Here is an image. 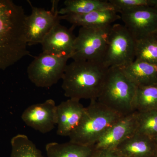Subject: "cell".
<instances>
[{
    "label": "cell",
    "instance_id": "13",
    "mask_svg": "<svg viewBox=\"0 0 157 157\" xmlns=\"http://www.w3.org/2000/svg\"><path fill=\"white\" fill-rule=\"evenodd\" d=\"M79 100L69 99L56 107L57 134L68 137L79 125L85 111Z\"/></svg>",
    "mask_w": 157,
    "mask_h": 157
},
{
    "label": "cell",
    "instance_id": "6",
    "mask_svg": "<svg viewBox=\"0 0 157 157\" xmlns=\"http://www.w3.org/2000/svg\"><path fill=\"white\" fill-rule=\"evenodd\" d=\"M135 40L124 25H112L103 64L107 68H121L135 60Z\"/></svg>",
    "mask_w": 157,
    "mask_h": 157
},
{
    "label": "cell",
    "instance_id": "20",
    "mask_svg": "<svg viewBox=\"0 0 157 157\" xmlns=\"http://www.w3.org/2000/svg\"><path fill=\"white\" fill-rule=\"evenodd\" d=\"M135 60L157 64V34L135 40Z\"/></svg>",
    "mask_w": 157,
    "mask_h": 157
},
{
    "label": "cell",
    "instance_id": "23",
    "mask_svg": "<svg viewBox=\"0 0 157 157\" xmlns=\"http://www.w3.org/2000/svg\"><path fill=\"white\" fill-rule=\"evenodd\" d=\"M118 13L144 7L157 8V0H109Z\"/></svg>",
    "mask_w": 157,
    "mask_h": 157
},
{
    "label": "cell",
    "instance_id": "12",
    "mask_svg": "<svg viewBox=\"0 0 157 157\" xmlns=\"http://www.w3.org/2000/svg\"><path fill=\"white\" fill-rule=\"evenodd\" d=\"M75 28L68 29L60 22L56 23L41 43L42 52L70 59L76 37L73 33Z\"/></svg>",
    "mask_w": 157,
    "mask_h": 157
},
{
    "label": "cell",
    "instance_id": "22",
    "mask_svg": "<svg viewBox=\"0 0 157 157\" xmlns=\"http://www.w3.org/2000/svg\"><path fill=\"white\" fill-rule=\"evenodd\" d=\"M136 133L147 137L157 136V110L137 112Z\"/></svg>",
    "mask_w": 157,
    "mask_h": 157
},
{
    "label": "cell",
    "instance_id": "3",
    "mask_svg": "<svg viewBox=\"0 0 157 157\" xmlns=\"http://www.w3.org/2000/svg\"><path fill=\"white\" fill-rule=\"evenodd\" d=\"M137 89L120 68H109L97 100L109 109L124 116L135 112L134 101Z\"/></svg>",
    "mask_w": 157,
    "mask_h": 157
},
{
    "label": "cell",
    "instance_id": "19",
    "mask_svg": "<svg viewBox=\"0 0 157 157\" xmlns=\"http://www.w3.org/2000/svg\"><path fill=\"white\" fill-rule=\"evenodd\" d=\"M134 108L137 112L157 110V82L137 87Z\"/></svg>",
    "mask_w": 157,
    "mask_h": 157
},
{
    "label": "cell",
    "instance_id": "21",
    "mask_svg": "<svg viewBox=\"0 0 157 157\" xmlns=\"http://www.w3.org/2000/svg\"><path fill=\"white\" fill-rule=\"evenodd\" d=\"M10 157H43L41 151L27 136L18 134L11 141Z\"/></svg>",
    "mask_w": 157,
    "mask_h": 157
},
{
    "label": "cell",
    "instance_id": "5",
    "mask_svg": "<svg viewBox=\"0 0 157 157\" xmlns=\"http://www.w3.org/2000/svg\"><path fill=\"white\" fill-rule=\"evenodd\" d=\"M112 26L80 27L70 59L73 61H89L103 63Z\"/></svg>",
    "mask_w": 157,
    "mask_h": 157
},
{
    "label": "cell",
    "instance_id": "8",
    "mask_svg": "<svg viewBox=\"0 0 157 157\" xmlns=\"http://www.w3.org/2000/svg\"><path fill=\"white\" fill-rule=\"evenodd\" d=\"M32 7V12L25 19V37L28 45L41 44L54 26L60 22L57 2H52V8L47 11L42 8Z\"/></svg>",
    "mask_w": 157,
    "mask_h": 157
},
{
    "label": "cell",
    "instance_id": "4",
    "mask_svg": "<svg viewBox=\"0 0 157 157\" xmlns=\"http://www.w3.org/2000/svg\"><path fill=\"white\" fill-rule=\"evenodd\" d=\"M122 117L98 100L91 101L79 125L69 136V141L93 147L104 132Z\"/></svg>",
    "mask_w": 157,
    "mask_h": 157
},
{
    "label": "cell",
    "instance_id": "17",
    "mask_svg": "<svg viewBox=\"0 0 157 157\" xmlns=\"http://www.w3.org/2000/svg\"><path fill=\"white\" fill-rule=\"evenodd\" d=\"M64 7L59 10V15L82 14L92 11L114 10L108 1L104 0H66Z\"/></svg>",
    "mask_w": 157,
    "mask_h": 157
},
{
    "label": "cell",
    "instance_id": "10",
    "mask_svg": "<svg viewBox=\"0 0 157 157\" xmlns=\"http://www.w3.org/2000/svg\"><path fill=\"white\" fill-rule=\"evenodd\" d=\"M56 107L54 100L48 99L29 106L23 112L21 119L28 126L45 134L56 125Z\"/></svg>",
    "mask_w": 157,
    "mask_h": 157
},
{
    "label": "cell",
    "instance_id": "9",
    "mask_svg": "<svg viewBox=\"0 0 157 157\" xmlns=\"http://www.w3.org/2000/svg\"><path fill=\"white\" fill-rule=\"evenodd\" d=\"M120 14L124 25L135 40L154 33L156 31L157 8L140 7Z\"/></svg>",
    "mask_w": 157,
    "mask_h": 157
},
{
    "label": "cell",
    "instance_id": "25",
    "mask_svg": "<svg viewBox=\"0 0 157 157\" xmlns=\"http://www.w3.org/2000/svg\"><path fill=\"white\" fill-rule=\"evenodd\" d=\"M153 139L155 140V143L156 144V145L157 147V136H156V137H153Z\"/></svg>",
    "mask_w": 157,
    "mask_h": 157
},
{
    "label": "cell",
    "instance_id": "14",
    "mask_svg": "<svg viewBox=\"0 0 157 157\" xmlns=\"http://www.w3.org/2000/svg\"><path fill=\"white\" fill-rule=\"evenodd\" d=\"M59 19L64 20L76 27H104L112 25L113 23L121 19L120 15L113 10L92 11L82 14L59 15Z\"/></svg>",
    "mask_w": 157,
    "mask_h": 157
},
{
    "label": "cell",
    "instance_id": "2",
    "mask_svg": "<svg viewBox=\"0 0 157 157\" xmlns=\"http://www.w3.org/2000/svg\"><path fill=\"white\" fill-rule=\"evenodd\" d=\"M108 69L101 63L73 60L67 65L62 78L65 96L79 101L97 100Z\"/></svg>",
    "mask_w": 157,
    "mask_h": 157
},
{
    "label": "cell",
    "instance_id": "18",
    "mask_svg": "<svg viewBox=\"0 0 157 157\" xmlns=\"http://www.w3.org/2000/svg\"><path fill=\"white\" fill-rule=\"evenodd\" d=\"M45 150L47 157H90L94 149L69 141L51 142L46 144Z\"/></svg>",
    "mask_w": 157,
    "mask_h": 157
},
{
    "label": "cell",
    "instance_id": "1",
    "mask_svg": "<svg viewBox=\"0 0 157 157\" xmlns=\"http://www.w3.org/2000/svg\"><path fill=\"white\" fill-rule=\"evenodd\" d=\"M27 15L21 6L0 0V70L29 55L25 37Z\"/></svg>",
    "mask_w": 157,
    "mask_h": 157
},
{
    "label": "cell",
    "instance_id": "16",
    "mask_svg": "<svg viewBox=\"0 0 157 157\" xmlns=\"http://www.w3.org/2000/svg\"><path fill=\"white\" fill-rule=\"evenodd\" d=\"M120 68L137 87L157 82V64L135 60Z\"/></svg>",
    "mask_w": 157,
    "mask_h": 157
},
{
    "label": "cell",
    "instance_id": "11",
    "mask_svg": "<svg viewBox=\"0 0 157 157\" xmlns=\"http://www.w3.org/2000/svg\"><path fill=\"white\" fill-rule=\"evenodd\" d=\"M137 112L122 117L104 132L93 146L94 150L114 149L135 135L137 130Z\"/></svg>",
    "mask_w": 157,
    "mask_h": 157
},
{
    "label": "cell",
    "instance_id": "15",
    "mask_svg": "<svg viewBox=\"0 0 157 157\" xmlns=\"http://www.w3.org/2000/svg\"><path fill=\"white\" fill-rule=\"evenodd\" d=\"M114 149L125 157H157V147L153 138L137 133Z\"/></svg>",
    "mask_w": 157,
    "mask_h": 157
},
{
    "label": "cell",
    "instance_id": "7",
    "mask_svg": "<svg viewBox=\"0 0 157 157\" xmlns=\"http://www.w3.org/2000/svg\"><path fill=\"white\" fill-rule=\"evenodd\" d=\"M69 59L42 52L28 67V78L37 87H51L62 79Z\"/></svg>",
    "mask_w": 157,
    "mask_h": 157
},
{
    "label": "cell",
    "instance_id": "26",
    "mask_svg": "<svg viewBox=\"0 0 157 157\" xmlns=\"http://www.w3.org/2000/svg\"><path fill=\"white\" fill-rule=\"evenodd\" d=\"M155 33L156 34H157V29L156 31L155 32Z\"/></svg>",
    "mask_w": 157,
    "mask_h": 157
},
{
    "label": "cell",
    "instance_id": "24",
    "mask_svg": "<svg viewBox=\"0 0 157 157\" xmlns=\"http://www.w3.org/2000/svg\"><path fill=\"white\" fill-rule=\"evenodd\" d=\"M90 157H125L115 149L94 150Z\"/></svg>",
    "mask_w": 157,
    "mask_h": 157
}]
</instances>
